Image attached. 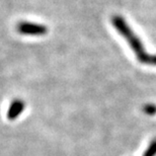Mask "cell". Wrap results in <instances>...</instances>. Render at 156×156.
<instances>
[{
	"label": "cell",
	"instance_id": "cell-2",
	"mask_svg": "<svg viewBox=\"0 0 156 156\" xmlns=\"http://www.w3.org/2000/svg\"><path fill=\"white\" fill-rule=\"evenodd\" d=\"M16 30L20 35L32 37H42L48 34V27L45 24L24 20L20 21L16 24Z\"/></svg>",
	"mask_w": 156,
	"mask_h": 156
},
{
	"label": "cell",
	"instance_id": "cell-3",
	"mask_svg": "<svg viewBox=\"0 0 156 156\" xmlns=\"http://www.w3.org/2000/svg\"><path fill=\"white\" fill-rule=\"evenodd\" d=\"M24 108H26V102L20 98H15L11 101L10 105H9L6 117H7L9 121L16 120L24 111Z\"/></svg>",
	"mask_w": 156,
	"mask_h": 156
},
{
	"label": "cell",
	"instance_id": "cell-1",
	"mask_svg": "<svg viewBox=\"0 0 156 156\" xmlns=\"http://www.w3.org/2000/svg\"><path fill=\"white\" fill-rule=\"evenodd\" d=\"M112 24L117 32L126 40L129 44L132 51L136 56V59L143 65L149 66H156V54H150L146 51L141 39L136 35L133 29L131 27L126 20L122 15L115 14L112 16Z\"/></svg>",
	"mask_w": 156,
	"mask_h": 156
},
{
	"label": "cell",
	"instance_id": "cell-5",
	"mask_svg": "<svg viewBox=\"0 0 156 156\" xmlns=\"http://www.w3.org/2000/svg\"><path fill=\"white\" fill-rule=\"evenodd\" d=\"M142 110L144 112V114L148 115V116H154V115H156V105L154 104L145 105Z\"/></svg>",
	"mask_w": 156,
	"mask_h": 156
},
{
	"label": "cell",
	"instance_id": "cell-4",
	"mask_svg": "<svg viewBox=\"0 0 156 156\" xmlns=\"http://www.w3.org/2000/svg\"><path fill=\"white\" fill-rule=\"evenodd\" d=\"M142 156H156V138L150 142Z\"/></svg>",
	"mask_w": 156,
	"mask_h": 156
}]
</instances>
